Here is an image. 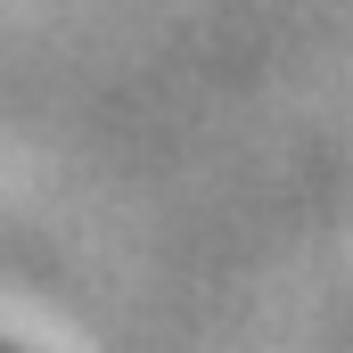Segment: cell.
I'll return each mask as SVG.
<instances>
[{"label":"cell","mask_w":353,"mask_h":353,"mask_svg":"<svg viewBox=\"0 0 353 353\" xmlns=\"http://www.w3.org/2000/svg\"><path fill=\"white\" fill-rule=\"evenodd\" d=\"M0 353H17V345H0Z\"/></svg>","instance_id":"6da1fadb"}]
</instances>
